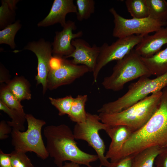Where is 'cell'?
Masks as SVG:
<instances>
[{"instance_id": "6da1fadb", "label": "cell", "mask_w": 167, "mask_h": 167, "mask_svg": "<svg viewBox=\"0 0 167 167\" xmlns=\"http://www.w3.org/2000/svg\"><path fill=\"white\" fill-rule=\"evenodd\" d=\"M43 133L46 140L47 151L58 167L68 161L89 167L90 163L99 159L97 155L87 153L79 149L73 131L66 124L48 126Z\"/></svg>"}, {"instance_id": "7a4b0ae2", "label": "cell", "mask_w": 167, "mask_h": 167, "mask_svg": "<svg viewBox=\"0 0 167 167\" xmlns=\"http://www.w3.org/2000/svg\"><path fill=\"white\" fill-rule=\"evenodd\" d=\"M158 108L147 123L133 132L123 146L128 155L154 146L167 147V87L162 90Z\"/></svg>"}, {"instance_id": "3957f363", "label": "cell", "mask_w": 167, "mask_h": 167, "mask_svg": "<svg viewBox=\"0 0 167 167\" xmlns=\"http://www.w3.org/2000/svg\"><path fill=\"white\" fill-rule=\"evenodd\" d=\"M162 91L151 94L128 108L118 113H99L101 122L110 126L123 125L133 132L142 128L157 109Z\"/></svg>"}, {"instance_id": "277c9868", "label": "cell", "mask_w": 167, "mask_h": 167, "mask_svg": "<svg viewBox=\"0 0 167 167\" xmlns=\"http://www.w3.org/2000/svg\"><path fill=\"white\" fill-rule=\"evenodd\" d=\"M167 87V72L153 79L141 77L131 84L127 92L117 100L103 104L98 112L112 113L123 111L143 99L151 93L158 92Z\"/></svg>"}, {"instance_id": "5b68a950", "label": "cell", "mask_w": 167, "mask_h": 167, "mask_svg": "<svg viewBox=\"0 0 167 167\" xmlns=\"http://www.w3.org/2000/svg\"><path fill=\"white\" fill-rule=\"evenodd\" d=\"M151 75L141 57L133 49L123 58L117 61L111 74L104 78L102 84L106 89L118 91L122 89L128 82Z\"/></svg>"}, {"instance_id": "8992f818", "label": "cell", "mask_w": 167, "mask_h": 167, "mask_svg": "<svg viewBox=\"0 0 167 167\" xmlns=\"http://www.w3.org/2000/svg\"><path fill=\"white\" fill-rule=\"evenodd\" d=\"M26 119L28 128L25 131L12 128L11 133L12 145L15 150L25 153L33 152L41 159H47L49 156L41 133L42 127L46 124L45 122L36 119L30 114H26Z\"/></svg>"}, {"instance_id": "52a82bcc", "label": "cell", "mask_w": 167, "mask_h": 167, "mask_svg": "<svg viewBox=\"0 0 167 167\" xmlns=\"http://www.w3.org/2000/svg\"><path fill=\"white\" fill-rule=\"evenodd\" d=\"M109 126L101 122L98 115L87 113L85 122L76 123L73 131L75 139L86 141L96 152L100 165L105 167L110 163L105 157V146L99 131H105Z\"/></svg>"}, {"instance_id": "ba28073f", "label": "cell", "mask_w": 167, "mask_h": 167, "mask_svg": "<svg viewBox=\"0 0 167 167\" xmlns=\"http://www.w3.org/2000/svg\"><path fill=\"white\" fill-rule=\"evenodd\" d=\"M109 11L114 18L113 36L118 38L135 35L146 36L167 24V22L158 21L149 17L143 19H126L120 15L113 7L110 8Z\"/></svg>"}, {"instance_id": "9c48e42d", "label": "cell", "mask_w": 167, "mask_h": 167, "mask_svg": "<svg viewBox=\"0 0 167 167\" xmlns=\"http://www.w3.org/2000/svg\"><path fill=\"white\" fill-rule=\"evenodd\" d=\"M144 36L135 35L118 38L110 45L104 43L100 47V53L92 72L94 83L96 82L103 67L111 61L123 58L141 41Z\"/></svg>"}, {"instance_id": "30bf717a", "label": "cell", "mask_w": 167, "mask_h": 167, "mask_svg": "<svg viewBox=\"0 0 167 167\" xmlns=\"http://www.w3.org/2000/svg\"><path fill=\"white\" fill-rule=\"evenodd\" d=\"M89 72L90 70L86 66L75 64L71 60L63 58L60 67L49 71L47 80V88L52 90L70 84Z\"/></svg>"}, {"instance_id": "8fae6325", "label": "cell", "mask_w": 167, "mask_h": 167, "mask_svg": "<svg viewBox=\"0 0 167 167\" xmlns=\"http://www.w3.org/2000/svg\"><path fill=\"white\" fill-rule=\"evenodd\" d=\"M23 50L32 51L37 58V73L35 78L37 84H42L43 94H44L47 89V78L50 71L49 63L52 57V44L45 41L44 38H41L37 41L28 42Z\"/></svg>"}, {"instance_id": "7c38bea8", "label": "cell", "mask_w": 167, "mask_h": 167, "mask_svg": "<svg viewBox=\"0 0 167 167\" xmlns=\"http://www.w3.org/2000/svg\"><path fill=\"white\" fill-rule=\"evenodd\" d=\"M76 29L75 22L69 20L66 21L61 31L55 32L54 41L52 43L53 56L66 58L74 51L75 49L71 44L72 41L79 38L83 34L82 31L73 33V31Z\"/></svg>"}, {"instance_id": "4fadbf2b", "label": "cell", "mask_w": 167, "mask_h": 167, "mask_svg": "<svg viewBox=\"0 0 167 167\" xmlns=\"http://www.w3.org/2000/svg\"><path fill=\"white\" fill-rule=\"evenodd\" d=\"M71 44L75 48L74 51L66 58L72 57L71 60L75 64L87 66L90 72H93L96 67L100 51V47L94 44L91 47L84 40L78 38L73 40Z\"/></svg>"}, {"instance_id": "5bb4252c", "label": "cell", "mask_w": 167, "mask_h": 167, "mask_svg": "<svg viewBox=\"0 0 167 167\" xmlns=\"http://www.w3.org/2000/svg\"><path fill=\"white\" fill-rule=\"evenodd\" d=\"M77 6L73 0H54L48 15L37 24L38 27H46L59 23L63 28L66 22V17L70 13H76Z\"/></svg>"}, {"instance_id": "9a60e30c", "label": "cell", "mask_w": 167, "mask_h": 167, "mask_svg": "<svg viewBox=\"0 0 167 167\" xmlns=\"http://www.w3.org/2000/svg\"><path fill=\"white\" fill-rule=\"evenodd\" d=\"M167 44V26L163 27L153 35H146L135 47L136 52L141 57H151Z\"/></svg>"}, {"instance_id": "2e32d148", "label": "cell", "mask_w": 167, "mask_h": 167, "mask_svg": "<svg viewBox=\"0 0 167 167\" xmlns=\"http://www.w3.org/2000/svg\"><path fill=\"white\" fill-rule=\"evenodd\" d=\"M105 131L111 139L105 155L106 158L110 160L121 150L133 132L129 127L123 125L109 126Z\"/></svg>"}, {"instance_id": "e0dca14e", "label": "cell", "mask_w": 167, "mask_h": 167, "mask_svg": "<svg viewBox=\"0 0 167 167\" xmlns=\"http://www.w3.org/2000/svg\"><path fill=\"white\" fill-rule=\"evenodd\" d=\"M141 59L152 75L158 77L167 72V46L151 57Z\"/></svg>"}, {"instance_id": "ac0fdd59", "label": "cell", "mask_w": 167, "mask_h": 167, "mask_svg": "<svg viewBox=\"0 0 167 167\" xmlns=\"http://www.w3.org/2000/svg\"><path fill=\"white\" fill-rule=\"evenodd\" d=\"M6 84L8 89L20 102L31 99L30 84L23 77H15Z\"/></svg>"}, {"instance_id": "d6986e66", "label": "cell", "mask_w": 167, "mask_h": 167, "mask_svg": "<svg viewBox=\"0 0 167 167\" xmlns=\"http://www.w3.org/2000/svg\"><path fill=\"white\" fill-rule=\"evenodd\" d=\"M161 149L157 146L152 147L133 155L131 167H154L155 159Z\"/></svg>"}, {"instance_id": "ffe728a7", "label": "cell", "mask_w": 167, "mask_h": 167, "mask_svg": "<svg viewBox=\"0 0 167 167\" xmlns=\"http://www.w3.org/2000/svg\"><path fill=\"white\" fill-rule=\"evenodd\" d=\"M88 100L86 95H79L74 98L70 112L68 115L70 120L76 123H81L85 122L87 113L85 106Z\"/></svg>"}, {"instance_id": "44dd1931", "label": "cell", "mask_w": 167, "mask_h": 167, "mask_svg": "<svg viewBox=\"0 0 167 167\" xmlns=\"http://www.w3.org/2000/svg\"><path fill=\"white\" fill-rule=\"evenodd\" d=\"M18 0H2L0 7V28L3 29L14 22Z\"/></svg>"}, {"instance_id": "7402d4cb", "label": "cell", "mask_w": 167, "mask_h": 167, "mask_svg": "<svg viewBox=\"0 0 167 167\" xmlns=\"http://www.w3.org/2000/svg\"><path fill=\"white\" fill-rule=\"evenodd\" d=\"M150 18L167 22V2L165 0H146Z\"/></svg>"}, {"instance_id": "603a6c76", "label": "cell", "mask_w": 167, "mask_h": 167, "mask_svg": "<svg viewBox=\"0 0 167 167\" xmlns=\"http://www.w3.org/2000/svg\"><path fill=\"white\" fill-rule=\"evenodd\" d=\"M0 109L7 113L11 118V121L6 122L10 126L12 127V128L21 131H24L25 127L24 123L26 120V114L24 112H21L10 109L0 101Z\"/></svg>"}, {"instance_id": "cb8c5ba5", "label": "cell", "mask_w": 167, "mask_h": 167, "mask_svg": "<svg viewBox=\"0 0 167 167\" xmlns=\"http://www.w3.org/2000/svg\"><path fill=\"white\" fill-rule=\"evenodd\" d=\"M125 3L132 18L143 19L149 17V10L146 0H126Z\"/></svg>"}, {"instance_id": "d4e9b609", "label": "cell", "mask_w": 167, "mask_h": 167, "mask_svg": "<svg viewBox=\"0 0 167 167\" xmlns=\"http://www.w3.org/2000/svg\"><path fill=\"white\" fill-rule=\"evenodd\" d=\"M20 21L18 20L8 25L0 31V44H6L12 49L16 47L15 37L18 31L21 28Z\"/></svg>"}, {"instance_id": "484cf974", "label": "cell", "mask_w": 167, "mask_h": 167, "mask_svg": "<svg viewBox=\"0 0 167 167\" xmlns=\"http://www.w3.org/2000/svg\"><path fill=\"white\" fill-rule=\"evenodd\" d=\"M0 99L3 104L9 108L21 112H24L23 106L20 102L8 89L6 85H1L0 90Z\"/></svg>"}, {"instance_id": "4316f807", "label": "cell", "mask_w": 167, "mask_h": 167, "mask_svg": "<svg viewBox=\"0 0 167 167\" xmlns=\"http://www.w3.org/2000/svg\"><path fill=\"white\" fill-rule=\"evenodd\" d=\"M77 19L81 21L89 19L95 12V2L94 0H76Z\"/></svg>"}, {"instance_id": "83f0119b", "label": "cell", "mask_w": 167, "mask_h": 167, "mask_svg": "<svg viewBox=\"0 0 167 167\" xmlns=\"http://www.w3.org/2000/svg\"><path fill=\"white\" fill-rule=\"evenodd\" d=\"M74 98L71 95L58 98L49 97L51 103L58 110V115L62 116L69 114Z\"/></svg>"}, {"instance_id": "f1b7e54d", "label": "cell", "mask_w": 167, "mask_h": 167, "mask_svg": "<svg viewBox=\"0 0 167 167\" xmlns=\"http://www.w3.org/2000/svg\"><path fill=\"white\" fill-rule=\"evenodd\" d=\"M10 154L13 167H34L25 152L15 149Z\"/></svg>"}, {"instance_id": "f546056e", "label": "cell", "mask_w": 167, "mask_h": 167, "mask_svg": "<svg viewBox=\"0 0 167 167\" xmlns=\"http://www.w3.org/2000/svg\"><path fill=\"white\" fill-rule=\"evenodd\" d=\"M154 167H167V147L162 148L156 156L154 161Z\"/></svg>"}, {"instance_id": "4dcf8cb0", "label": "cell", "mask_w": 167, "mask_h": 167, "mask_svg": "<svg viewBox=\"0 0 167 167\" xmlns=\"http://www.w3.org/2000/svg\"><path fill=\"white\" fill-rule=\"evenodd\" d=\"M133 155H129L113 162L105 167H131Z\"/></svg>"}, {"instance_id": "1f68e13d", "label": "cell", "mask_w": 167, "mask_h": 167, "mask_svg": "<svg viewBox=\"0 0 167 167\" xmlns=\"http://www.w3.org/2000/svg\"><path fill=\"white\" fill-rule=\"evenodd\" d=\"M12 128H11L5 121L2 120L0 122V139L3 140L7 139L8 135L11 133Z\"/></svg>"}, {"instance_id": "d6a6232c", "label": "cell", "mask_w": 167, "mask_h": 167, "mask_svg": "<svg viewBox=\"0 0 167 167\" xmlns=\"http://www.w3.org/2000/svg\"><path fill=\"white\" fill-rule=\"evenodd\" d=\"M0 167H13L10 153H4L0 150Z\"/></svg>"}, {"instance_id": "836d02e7", "label": "cell", "mask_w": 167, "mask_h": 167, "mask_svg": "<svg viewBox=\"0 0 167 167\" xmlns=\"http://www.w3.org/2000/svg\"><path fill=\"white\" fill-rule=\"evenodd\" d=\"M63 58L52 56L49 63V66L50 70H56L60 67L62 64Z\"/></svg>"}, {"instance_id": "e575fe53", "label": "cell", "mask_w": 167, "mask_h": 167, "mask_svg": "<svg viewBox=\"0 0 167 167\" xmlns=\"http://www.w3.org/2000/svg\"><path fill=\"white\" fill-rule=\"evenodd\" d=\"M0 83H2L3 82H5L6 83L10 80L6 78L5 75L6 74V70L2 66L0 65Z\"/></svg>"}, {"instance_id": "d590c367", "label": "cell", "mask_w": 167, "mask_h": 167, "mask_svg": "<svg viewBox=\"0 0 167 167\" xmlns=\"http://www.w3.org/2000/svg\"><path fill=\"white\" fill-rule=\"evenodd\" d=\"M77 163L72 162H65L62 166L58 167H84Z\"/></svg>"}, {"instance_id": "8d00e7d4", "label": "cell", "mask_w": 167, "mask_h": 167, "mask_svg": "<svg viewBox=\"0 0 167 167\" xmlns=\"http://www.w3.org/2000/svg\"><path fill=\"white\" fill-rule=\"evenodd\" d=\"M99 167H102V166L100 165Z\"/></svg>"}, {"instance_id": "74e56055", "label": "cell", "mask_w": 167, "mask_h": 167, "mask_svg": "<svg viewBox=\"0 0 167 167\" xmlns=\"http://www.w3.org/2000/svg\"><path fill=\"white\" fill-rule=\"evenodd\" d=\"M92 167V166H90V167Z\"/></svg>"}, {"instance_id": "f35d334b", "label": "cell", "mask_w": 167, "mask_h": 167, "mask_svg": "<svg viewBox=\"0 0 167 167\" xmlns=\"http://www.w3.org/2000/svg\"></svg>"}]
</instances>
